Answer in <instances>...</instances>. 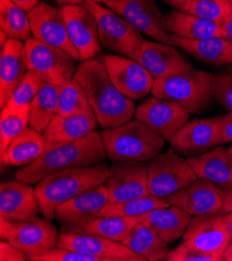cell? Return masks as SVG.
Here are the masks:
<instances>
[{"label": "cell", "instance_id": "obj_1", "mask_svg": "<svg viewBox=\"0 0 232 261\" xmlns=\"http://www.w3.org/2000/svg\"><path fill=\"white\" fill-rule=\"evenodd\" d=\"M74 80L86 90L98 123L110 129L130 122L135 103L113 84L106 66L95 60L83 62L76 69Z\"/></svg>", "mask_w": 232, "mask_h": 261}, {"label": "cell", "instance_id": "obj_2", "mask_svg": "<svg viewBox=\"0 0 232 261\" xmlns=\"http://www.w3.org/2000/svg\"><path fill=\"white\" fill-rule=\"evenodd\" d=\"M106 158L101 135L95 130L80 141L46 151L33 164L19 169L15 173V179L30 185L39 184L51 174L94 166L102 163Z\"/></svg>", "mask_w": 232, "mask_h": 261}, {"label": "cell", "instance_id": "obj_3", "mask_svg": "<svg viewBox=\"0 0 232 261\" xmlns=\"http://www.w3.org/2000/svg\"><path fill=\"white\" fill-rule=\"evenodd\" d=\"M109 174L110 168L106 164L99 163L47 176L36 188L42 215L50 221L55 219V212L59 205L88 190L105 185Z\"/></svg>", "mask_w": 232, "mask_h": 261}, {"label": "cell", "instance_id": "obj_4", "mask_svg": "<svg viewBox=\"0 0 232 261\" xmlns=\"http://www.w3.org/2000/svg\"><path fill=\"white\" fill-rule=\"evenodd\" d=\"M100 135L107 156L113 162L148 163L165 146L164 138L137 119L105 129Z\"/></svg>", "mask_w": 232, "mask_h": 261}, {"label": "cell", "instance_id": "obj_5", "mask_svg": "<svg viewBox=\"0 0 232 261\" xmlns=\"http://www.w3.org/2000/svg\"><path fill=\"white\" fill-rule=\"evenodd\" d=\"M213 74L194 68L156 80L152 88L153 97L178 104L190 115L198 114L212 101Z\"/></svg>", "mask_w": 232, "mask_h": 261}, {"label": "cell", "instance_id": "obj_6", "mask_svg": "<svg viewBox=\"0 0 232 261\" xmlns=\"http://www.w3.org/2000/svg\"><path fill=\"white\" fill-rule=\"evenodd\" d=\"M0 238L8 241L32 259L58 247L59 232L50 220L29 221L0 219Z\"/></svg>", "mask_w": 232, "mask_h": 261}, {"label": "cell", "instance_id": "obj_7", "mask_svg": "<svg viewBox=\"0 0 232 261\" xmlns=\"http://www.w3.org/2000/svg\"><path fill=\"white\" fill-rule=\"evenodd\" d=\"M84 6L95 18L100 45L126 58H132L144 40L134 25L99 3L86 2Z\"/></svg>", "mask_w": 232, "mask_h": 261}, {"label": "cell", "instance_id": "obj_8", "mask_svg": "<svg viewBox=\"0 0 232 261\" xmlns=\"http://www.w3.org/2000/svg\"><path fill=\"white\" fill-rule=\"evenodd\" d=\"M197 179L188 161L180 158L173 149L160 153L148 165L150 194L159 198L164 199Z\"/></svg>", "mask_w": 232, "mask_h": 261}, {"label": "cell", "instance_id": "obj_9", "mask_svg": "<svg viewBox=\"0 0 232 261\" xmlns=\"http://www.w3.org/2000/svg\"><path fill=\"white\" fill-rule=\"evenodd\" d=\"M108 203L107 187L101 185L59 205L55 212V219L60 223L62 233H82L99 217Z\"/></svg>", "mask_w": 232, "mask_h": 261}, {"label": "cell", "instance_id": "obj_10", "mask_svg": "<svg viewBox=\"0 0 232 261\" xmlns=\"http://www.w3.org/2000/svg\"><path fill=\"white\" fill-rule=\"evenodd\" d=\"M25 47L29 70L36 71L45 83L61 86L74 77L77 68L68 52L35 38L27 40Z\"/></svg>", "mask_w": 232, "mask_h": 261}, {"label": "cell", "instance_id": "obj_11", "mask_svg": "<svg viewBox=\"0 0 232 261\" xmlns=\"http://www.w3.org/2000/svg\"><path fill=\"white\" fill-rule=\"evenodd\" d=\"M102 3L153 40L173 45V35L165 28L164 16L156 0H103Z\"/></svg>", "mask_w": 232, "mask_h": 261}, {"label": "cell", "instance_id": "obj_12", "mask_svg": "<svg viewBox=\"0 0 232 261\" xmlns=\"http://www.w3.org/2000/svg\"><path fill=\"white\" fill-rule=\"evenodd\" d=\"M183 240L188 246L212 256L215 261L224 260V252L231 243L224 216L221 214L192 218Z\"/></svg>", "mask_w": 232, "mask_h": 261}, {"label": "cell", "instance_id": "obj_13", "mask_svg": "<svg viewBox=\"0 0 232 261\" xmlns=\"http://www.w3.org/2000/svg\"><path fill=\"white\" fill-rule=\"evenodd\" d=\"M105 186L111 203L150 196L148 165L142 162H115Z\"/></svg>", "mask_w": 232, "mask_h": 261}, {"label": "cell", "instance_id": "obj_14", "mask_svg": "<svg viewBox=\"0 0 232 261\" xmlns=\"http://www.w3.org/2000/svg\"><path fill=\"white\" fill-rule=\"evenodd\" d=\"M32 35L42 43L54 46L68 54L75 60L81 61L79 51L73 46L62 9L45 3H40L29 13Z\"/></svg>", "mask_w": 232, "mask_h": 261}, {"label": "cell", "instance_id": "obj_15", "mask_svg": "<svg viewBox=\"0 0 232 261\" xmlns=\"http://www.w3.org/2000/svg\"><path fill=\"white\" fill-rule=\"evenodd\" d=\"M179 155L197 156L222 145L221 118L188 121L170 140Z\"/></svg>", "mask_w": 232, "mask_h": 261}, {"label": "cell", "instance_id": "obj_16", "mask_svg": "<svg viewBox=\"0 0 232 261\" xmlns=\"http://www.w3.org/2000/svg\"><path fill=\"white\" fill-rule=\"evenodd\" d=\"M103 65L106 66L109 76L117 89L127 98L139 100L146 97L153 88V76L137 61L107 55L103 57Z\"/></svg>", "mask_w": 232, "mask_h": 261}, {"label": "cell", "instance_id": "obj_17", "mask_svg": "<svg viewBox=\"0 0 232 261\" xmlns=\"http://www.w3.org/2000/svg\"><path fill=\"white\" fill-rule=\"evenodd\" d=\"M58 247L84 253L97 258L98 261H147L120 242L88 232L62 233Z\"/></svg>", "mask_w": 232, "mask_h": 261}, {"label": "cell", "instance_id": "obj_18", "mask_svg": "<svg viewBox=\"0 0 232 261\" xmlns=\"http://www.w3.org/2000/svg\"><path fill=\"white\" fill-rule=\"evenodd\" d=\"M190 114L178 104L157 97L143 102L136 112V119L170 142L177 130L189 121Z\"/></svg>", "mask_w": 232, "mask_h": 261}, {"label": "cell", "instance_id": "obj_19", "mask_svg": "<svg viewBox=\"0 0 232 261\" xmlns=\"http://www.w3.org/2000/svg\"><path fill=\"white\" fill-rule=\"evenodd\" d=\"M66 20L69 38L79 51L81 61H89L96 57L100 50L98 25L84 5L62 7Z\"/></svg>", "mask_w": 232, "mask_h": 261}, {"label": "cell", "instance_id": "obj_20", "mask_svg": "<svg viewBox=\"0 0 232 261\" xmlns=\"http://www.w3.org/2000/svg\"><path fill=\"white\" fill-rule=\"evenodd\" d=\"M164 199L191 216L220 214L223 206L222 189L200 178Z\"/></svg>", "mask_w": 232, "mask_h": 261}, {"label": "cell", "instance_id": "obj_21", "mask_svg": "<svg viewBox=\"0 0 232 261\" xmlns=\"http://www.w3.org/2000/svg\"><path fill=\"white\" fill-rule=\"evenodd\" d=\"M131 59L140 63L154 77V80L165 78L193 68L172 45L145 39Z\"/></svg>", "mask_w": 232, "mask_h": 261}, {"label": "cell", "instance_id": "obj_22", "mask_svg": "<svg viewBox=\"0 0 232 261\" xmlns=\"http://www.w3.org/2000/svg\"><path fill=\"white\" fill-rule=\"evenodd\" d=\"M42 214L37 191L20 180L0 186V219L29 221Z\"/></svg>", "mask_w": 232, "mask_h": 261}, {"label": "cell", "instance_id": "obj_23", "mask_svg": "<svg viewBox=\"0 0 232 261\" xmlns=\"http://www.w3.org/2000/svg\"><path fill=\"white\" fill-rule=\"evenodd\" d=\"M29 71L25 43L8 39L0 58V106L5 108L15 89Z\"/></svg>", "mask_w": 232, "mask_h": 261}, {"label": "cell", "instance_id": "obj_24", "mask_svg": "<svg viewBox=\"0 0 232 261\" xmlns=\"http://www.w3.org/2000/svg\"><path fill=\"white\" fill-rule=\"evenodd\" d=\"M97 118L94 112L82 115H57L43 133L48 150L80 141L97 128Z\"/></svg>", "mask_w": 232, "mask_h": 261}, {"label": "cell", "instance_id": "obj_25", "mask_svg": "<svg viewBox=\"0 0 232 261\" xmlns=\"http://www.w3.org/2000/svg\"><path fill=\"white\" fill-rule=\"evenodd\" d=\"M187 161L198 178L223 189H232V155L228 150L218 146L201 155L191 156Z\"/></svg>", "mask_w": 232, "mask_h": 261}, {"label": "cell", "instance_id": "obj_26", "mask_svg": "<svg viewBox=\"0 0 232 261\" xmlns=\"http://www.w3.org/2000/svg\"><path fill=\"white\" fill-rule=\"evenodd\" d=\"M164 25L173 36L184 39L224 38V30L221 24L180 11H172L164 16Z\"/></svg>", "mask_w": 232, "mask_h": 261}, {"label": "cell", "instance_id": "obj_27", "mask_svg": "<svg viewBox=\"0 0 232 261\" xmlns=\"http://www.w3.org/2000/svg\"><path fill=\"white\" fill-rule=\"evenodd\" d=\"M191 220V215L182 208L170 205L148 213L143 223L156 231L167 244H171L184 237Z\"/></svg>", "mask_w": 232, "mask_h": 261}, {"label": "cell", "instance_id": "obj_28", "mask_svg": "<svg viewBox=\"0 0 232 261\" xmlns=\"http://www.w3.org/2000/svg\"><path fill=\"white\" fill-rule=\"evenodd\" d=\"M173 46L183 49L193 57L214 65L232 64V46L223 37L190 40L173 36Z\"/></svg>", "mask_w": 232, "mask_h": 261}, {"label": "cell", "instance_id": "obj_29", "mask_svg": "<svg viewBox=\"0 0 232 261\" xmlns=\"http://www.w3.org/2000/svg\"><path fill=\"white\" fill-rule=\"evenodd\" d=\"M121 243L147 261L166 260L170 252L168 244L143 222L139 223Z\"/></svg>", "mask_w": 232, "mask_h": 261}, {"label": "cell", "instance_id": "obj_30", "mask_svg": "<svg viewBox=\"0 0 232 261\" xmlns=\"http://www.w3.org/2000/svg\"><path fill=\"white\" fill-rule=\"evenodd\" d=\"M46 151L48 148L44 135L29 127L10 145L8 162L13 167H25L40 159Z\"/></svg>", "mask_w": 232, "mask_h": 261}, {"label": "cell", "instance_id": "obj_31", "mask_svg": "<svg viewBox=\"0 0 232 261\" xmlns=\"http://www.w3.org/2000/svg\"><path fill=\"white\" fill-rule=\"evenodd\" d=\"M60 86L44 83L31 103L30 124L39 133H44L50 122L58 115Z\"/></svg>", "mask_w": 232, "mask_h": 261}, {"label": "cell", "instance_id": "obj_32", "mask_svg": "<svg viewBox=\"0 0 232 261\" xmlns=\"http://www.w3.org/2000/svg\"><path fill=\"white\" fill-rule=\"evenodd\" d=\"M31 118V104L15 110L3 109L0 121V140H2V165L8 166V149L12 142L27 130Z\"/></svg>", "mask_w": 232, "mask_h": 261}, {"label": "cell", "instance_id": "obj_33", "mask_svg": "<svg viewBox=\"0 0 232 261\" xmlns=\"http://www.w3.org/2000/svg\"><path fill=\"white\" fill-rule=\"evenodd\" d=\"M146 216L98 217L87 227L85 232L97 234L121 243L139 223L145 220Z\"/></svg>", "mask_w": 232, "mask_h": 261}, {"label": "cell", "instance_id": "obj_34", "mask_svg": "<svg viewBox=\"0 0 232 261\" xmlns=\"http://www.w3.org/2000/svg\"><path fill=\"white\" fill-rule=\"evenodd\" d=\"M93 112L88 94L83 86L74 80L67 81L60 86L58 115L73 116Z\"/></svg>", "mask_w": 232, "mask_h": 261}, {"label": "cell", "instance_id": "obj_35", "mask_svg": "<svg viewBox=\"0 0 232 261\" xmlns=\"http://www.w3.org/2000/svg\"><path fill=\"white\" fill-rule=\"evenodd\" d=\"M0 24L10 39H31L32 29L29 15L11 0H0Z\"/></svg>", "mask_w": 232, "mask_h": 261}, {"label": "cell", "instance_id": "obj_36", "mask_svg": "<svg viewBox=\"0 0 232 261\" xmlns=\"http://www.w3.org/2000/svg\"><path fill=\"white\" fill-rule=\"evenodd\" d=\"M171 204L165 199L153 195L128 200L125 202H109L101 211L99 217H139L147 215L160 207H167Z\"/></svg>", "mask_w": 232, "mask_h": 261}, {"label": "cell", "instance_id": "obj_37", "mask_svg": "<svg viewBox=\"0 0 232 261\" xmlns=\"http://www.w3.org/2000/svg\"><path fill=\"white\" fill-rule=\"evenodd\" d=\"M179 11L221 25L232 14L229 0H191Z\"/></svg>", "mask_w": 232, "mask_h": 261}, {"label": "cell", "instance_id": "obj_38", "mask_svg": "<svg viewBox=\"0 0 232 261\" xmlns=\"http://www.w3.org/2000/svg\"><path fill=\"white\" fill-rule=\"evenodd\" d=\"M44 83L42 77L36 71L29 70L3 109L15 110L31 104Z\"/></svg>", "mask_w": 232, "mask_h": 261}, {"label": "cell", "instance_id": "obj_39", "mask_svg": "<svg viewBox=\"0 0 232 261\" xmlns=\"http://www.w3.org/2000/svg\"><path fill=\"white\" fill-rule=\"evenodd\" d=\"M212 91L215 100L232 112V67L218 71L212 78Z\"/></svg>", "mask_w": 232, "mask_h": 261}, {"label": "cell", "instance_id": "obj_40", "mask_svg": "<svg viewBox=\"0 0 232 261\" xmlns=\"http://www.w3.org/2000/svg\"><path fill=\"white\" fill-rule=\"evenodd\" d=\"M32 261H98L97 258L84 253L70 250L67 248L57 247L50 252L34 257Z\"/></svg>", "mask_w": 232, "mask_h": 261}, {"label": "cell", "instance_id": "obj_41", "mask_svg": "<svg viewBox=\"0 0 232 261\" xmlns=\"http://www.w3.org/2000/svg\"><path fill=\"white\" fill-rule=\"evenodd\" d=\"M167 261H215V259L196 249L188 246L186 243L171 250L166 258Z\"/></svg>", "mask_w": 232, "mask_h": 261}, {"label": "cell", "instance_id": "obj_42", "mask_svg": "<svg viewBox=\"0 0 232 261\" xmlns=\"http://www.w3.org/2000/svg\"><path fill=\"white\" fill-rule=\"evenodd\" d=\"M29 259L21 250L9 243L2 240L0 242V260L2 261H24Z\"/></svg>", "mask_w": 232, "mask_h": 261}, {"label": "cell", "instance_id": "obj_43", "mask_svg": "<svg viewBox=\"0 0 232 261\" xmlns=\"http://www.w3.org/2000/svg\"><path fill=\"white\" fill-rule=\"evenodd\" d=\"M222 143H232V112L221 118Z\"/></svg>", "mask_w": 232, "mask_h": 261}, {"label": "cell", "instance_id": "obj_44", "mask_svg": "<svg viewBox=\"0 0 232 261\" xmlns=\"http://www.w3.org/2000/svg\"><path fill=\"white\" fill-rule=\"evenodd\" d=\"M223 206L221 208V215L232 212V189H222Z\"/></svg>", "mask_w": 232, "mask_h": 261}, {"label": "cell", "instance_id": "obj_45", "mask_svg": "<svg viewBox=\"0 0 232 261\" xmlns=\"http://www.w3.org/2000/svg\"><path fill=\"white\" fill-rule=\"evenodd\" d=\"M11 2L29 13L40 4V0H11Z\"/></svg>", "mask_w": 232, "mask_h": 261}, {"label": "cell", "instance_id": "obj_46", "mask_svg": "<svg viewBox=\"0 0 232 261\" xmlns=\"http://www.w3.org/2000/svg\"><path fill=\"white\" fill-rule=\"evenodd\" d=\"M224 30V38H226L232 46V14L222 24Z\"/></svg>", "mask_w": 232, "mask_h": 261}, {"label": "cell", "instance_id": "obj_47", "mask_svg": "<svg viewBox=\"0 0 232 261\" xmlns=\"http://www.w3.org/2000/svg\"><path fill=\"white\" fill-rule=\"evenodd\" d=\"M58 4L62 7L69 6V5H84L86 2H95V3H101L103 0H57Z\"/></svg>", "mask_w": 232, "mask_h": 261}, {"label": "cell", "instance_id": "obj_48", "mask_svg": "<svg viewBox=\"0 0 232 261\" xmlns=\"http://www.w3.org/2000/svg\"><path fill=\"white\" fill-rule=\"evenodd\" d=\"M164 2H166L167 4L172 6L174 9L180 10L185 5L190 3L191 0H164Z\"/></svg>", "mask_w": 232, "mask_h": 261}, {"label": "cell", "instance_id": "obj_49", "mask_svg": "<svg viewBox=\"0 0 232 261\" xmlns=\"http://www.w3.org/2000/svg\"><path fill=\"white\" fill-rule=\"evenodd\" d=\"M223 216H224V220H225L228 232L230 234V239H231V242H232V212L227 213V214H225Z\"/></svg>", "mask_w": 232, "mask_h": 261}, {"label": "cell", "instance_id": "obj_50", "mask_svg": "<svg viewBox=\"0 0 232 261\" xmlns=\"http://www.w3.org/2000/svg\"><path fill=\"white\" fill-rule=\"evenodd\" d=\"M223 258L225 261H232V243H230L229 246L226 248Z\"/></svg>", "mask_w": 232, "mask_h": 261}, {"label": "cell", "instance_id": "obj_51", "mask_svg": "<svg viewBox=\"0 0 232 261\" xmlns=\"http://www.w3.org/2000/svg\"><path fill=\"white\" fill-rule=\"evenodd\" d=\"M227 150H228V152H229V153L232 155V146H230V147H229Z\"/></svg>", "mask_w": 232, "mask_h": 261}, {"label": "cell", "instance_id": "obj_52", "mask_svg": "<svg viewBox=\"0 0 232 261\" xmlns=\"http://www.w3.org/2000/svg\"><path fill=\"white\" fill-rule=\"evenodd\" d=\"M230 2V7H231V12H232V0H229Z\"/></svg>", "mask_w": 232, "mask_h": 261}]
</instances>
